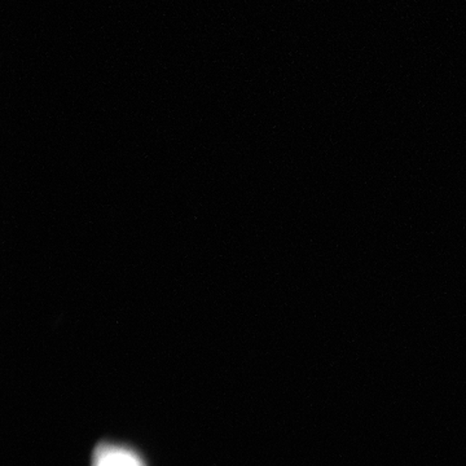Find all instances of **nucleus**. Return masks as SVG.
<instances>
[{"instance_id":"1","label":"nucleus","mask_w":466,"mask_h":466,"mask_svg":"<svg viewBox=\"0 0 466 466\" xmlns=\"http://www.w3.org/2000/svg\"><path fill=\"white\" fill-rule=\"evenodd\" d=\"M92 466H146L133 451L115 446H100L95 451Z\"/></svg>"}]
</instances>
